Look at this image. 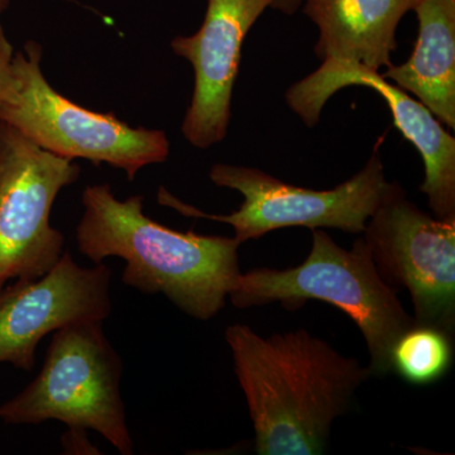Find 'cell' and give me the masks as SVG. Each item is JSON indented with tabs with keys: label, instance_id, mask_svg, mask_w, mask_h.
I'll return each mask as SVG.
<instances>
[{
	"label": "cell",
	"instance_id": "6da1fadb",
	"mask_svg": "<svg viewBox=\"0 0 455 455\" xmlns=\"http://www.w3.org/2000/svg\"><path fill=\"white\" fill-rule=\"evenodd\" d=\"M226 340L259 455L324 453L335 419L372 376L370 367L305 329L262 337L235 324Z\"/></svg>",
	"mask_w": 455,
	"mask_h": 455
},
{
	"label": "cell",
	"instance_id": "7a4b0ae2",
	"mask_svg": "<svg viewBox=\"0 0 455 455\" xmlns=\"http://www.w3.org/2000/svg\"><path fill=\"white\" fill-rule=\"evenodd\" d=\"M76 228L79 252L97 265L122 259L123 283L145 293H163L194 319L220 313L242 274L235 236L179 232L143 212V196L116 199L108 184L83 193Z\"/></svg>",
	"mask_w": 455,
	"mask_h": 455
},
{
	"label": "cell",
	"instance_id": "3957f363",
	"mask_svg": "<svg viewBox=\"0 0 455 455\" xmlns=\"http://www.w3.org/2000/svg\"><path fill=\"white\" fill-rule=\"evenodd\" d=\"M228 298L241 310L272 302L286 310L301 309L310 300L333 305L363 334L372 376L392 373V348L414 324L397 292L379 276L363 238L346 250L322 229H313V245L301 265L251 269L239 275Z\"/></svg>",
	"mask_w": 455,
	"mask_h": 455
},
{
	"label": "cell",
	"instance_id": "277c9868",
	"mask_svg": "<svg viewBox=\"0 0 455 455\" xmlns=\"http://www.w3.org/2000/svg\"><path fill=\"white\" fill-rule=\"evenodd\" d=\"M103 324L74 323L55 331L40 373L0 405V420L11 425L60 421L70 431H97L122 455L133 454L121 395L123 361Z\"/></svg>",
	"mask_w": 455,
	"mask_h": 455
},
{
	"label": "cell",
	"instance_id": "5b68a950",
	"mask_svg": "<svg viewBox=\"0 0 455 455\" xmlns=\"http://www.w3.org/2000/svg\"><path fill=\"white\" fill-rule=\"evenodd\" d=\"M42 47L29 41L14 55L12 84L0 104V123L44 151L68 160L107 164L134 180L143 167L164 163L170 140L164 131L131 127L112 113L68 100L41 70Z\"/></svg>",
	"mask_w": 455,
	"mask_h": 455
},
{
	"label": "cell",
	"instance_id": "8992f818",
	"mask_svg": "<svg viewBox=\"0 0 455 455\" xmlns=\"http://www.w3.org/2000/svg\"><path fill=\"white\" fill-rule=\"evenodd\" d=\"M209 178L217 187L232 188L243 196L238 211L228 215L206 214L182 203L164 188L158 191V203L185 217L229 224L241 244L292 227L311 230L331 228L362 235L390 187L377 154L371 156L366 166L352 179L331 190L293 187L262 170L226 164H214Z\"/></svg>",
	"mask_w": 455,
	"mask_h": 455
},
{
	"label": "cell",
	"instance_id": "52a82bcc",
	"mask_svg": "<svg viewBox=\"0 0 455 455\" xmlns=\"http://www.w3.org/2000/svg\"><path fill=\"white\" fill-rule=\"evenodd\" d=\"M379 276L395 291L406 290L414 324L455 329V220L431 217L407 199L397 182L362 233Z\"/></svg>",
	"mask_w": 455,
	"mask_h": 455
},
{
	"label": "cell",
	"instance_id": "ba28073f",
	"mask_svg": "<svg viewBox=\"0 0 455 455\" xmlns=\"http://www.w3.org/2000/svg\"><path fill=\"white\" fill-rule=\"evenodd\" d=\"M79 176L74 161L0 123V289L44 276L61 259L65 236L51 226V211L60 191Z\"/></svg>",
	"mask_w": 455,
	"mask_h": 455
},
{
	"label": "cell",
	"instance_id": "9c48e42d",
	"mask_svg": "<svg viewBox=\"0 0 455 455\" xmlns=\"http://www.w3.org/2000/svg\"><path fill=\"white\" fill-rule=\"evenodd\" d=\"M110 269L82 267L70 253L38 278L0 289V363L31 372L47 334L80 322H106L112 313Z\"/></svg>",
	"mask_w": 455,
	"mask_h": 455
},
{
	"label": "cell",
	"instance_id": "30bf717a",
	"mask_svg": "<svg viewBox=\"0 0 455 455\" xmlns=\"http://www.w3.org/2000/svg\"><path fill=\"white\" fill-rule=\"evenodd\" d=\"M376 90L391 109L394 124L423 157L425 180L420 191L434 217L455 220V139L420 101L383 79L379 71L352 62L325 60L323 65L287 90V106L307 127L320 121L323 108L347 86Z\"/></svg>",
	"mask_w": 455,
	"mask_h": 455
},
{
	"label": "cell",
	"instance_id": "8fae6325",
	"mask_svg": "<svg viewBox=\"0 0 455 455\" xmlns=\"http://www.w3.org/2000/svg\"><path fill=\"white\" fill-rule=\"evenodd\" d=\"M267 8L269 0H209L199 31L171 41L175 55L188 60L196 75L181 132L196 148H209L226 139L242 46Z\"/></svg>",
	"mask_w": 455,
	"mask_h": 455
},
{
	"label": "cell",
	"instance_id": "7c38bea8",
	"mask_svg": "<svg viewBox=\"0 0 455 455\" xmlns=\"http://www.w3.org/2000/svg\"><path fill=\"white\" fill-rule=\"evenodd\" d=\"M419 0H304L305 16L315 23V53L322 61L352 62L379 71L392 66L396 31Z\"/></svg>",
	"mask_w": 455,
	"mask_h": 455
},
{
	"label": "cell",
	"instance_id": "4fadbf2b",
	"mask_svg": "<svg viewBox=\"0 0 455 455\" xmlns=\"http://www.w3.org/2000/svg\"><path fill=\"white\" fill-rule=\"evenodd\" d=\"M419 35L411 57L383 79L420 99L448 128H455V0H419Z\"/></svg>",
	"mask_w": 455,
	"mask_h": 455
},
{
	"label": "cell",
	"instance_id": "5bb4252c",
	"mask_svg": "<svg viewBox=\"0 0 455 455\" xmlns=\"http://www.w3.org/2000/svg\"><path fill=\"white\" fill-rule=\"evenodd\" d=\"M453 359L451 334L434 326L412 324L392 348V373L412 385H430L451 371Z\"/></svg>",
	"mask_w": 455,
	"mask_h": 455
},
{
	"label": "cell",
	"instance_id": "9a60e30c",
	"mask_svg": "<svg viewBox=\"0 0 455 455\" xmlns=\"http://www.w3.org/2000/svg\"><path fill=\"white\" fill-rule=\"evenodd\" d=\"M13 46L9 42L4 28L0 25V104L4 100L12 84L14 60Z\"/></svg>",
	"mask_w": 455,
	"mask_h": 455
},
{
	"label": "cell",
	"instance_id": "2e32d148",
	"mask_svg": "<svg viewBox=\"0 0 455 455\" xmlns=\"http://www.w3.org/2000/svg\"><path fill=\"white\" fill-rule=\"evenodd\" d=\"M304 0H269V8L281 12L286 16H292L301 7Z\"/></svg>",
	"mask_w": 455,
	"mask_h": 455
},
{
	"label": "cell",
	"instance_id": "e0dca14e",
	"mask_svg": "<svg viewBox=\"0 0 455 455\" xmlns=\"http://www.w3.org/2000/svg\"><path fill=\"white\" fill-rule=\"evenodd\" d=\"M9 3H11V0H0V14L8 8Z\"/></svg>",
	"mask_w": 455,
	"mask_h": 455
}]
</instances>
